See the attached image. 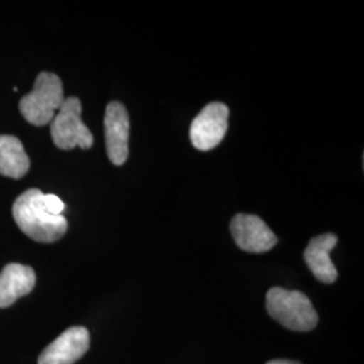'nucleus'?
I'll return each instance as SVG.
<instances>
[{"instance_id":"1","label":"nucleus","mask_w":364,"mask_h":364,"mask_svg":"<svg viewBox=\"0 0 364 364\" xmlns=\"http://www.w3.org/2000/svg\"><path fill=\"white\" fill-rule=\"evenodd\" d=\"M43 195L39 189L33 188L18 196L13 205V216L28 237L39 243H53L66 234L68 221L65 216H55L45 209Z\"/></svg>"},{"instance_id":"2","label":"nucleus","mask_w":364,"mask_h":364,"mask_svg":"<svg viewBox=\"0 0 364 364\" xmlns=\"http://www.w3.org/2000/svg\"><path fill=\"white\" fill-rule=\"evenodd\" d=\"M266 308L274 320L290 331L308 332L318 323L311 299L297 290L272 287L266 296Z\"/></svg>"},{"instance_id":"3","label":"nucleus","mask_w":364,"mask_h":364,"mask_svg":"<svg viewBox=\"0 0 364 364\" xmlns=\"http://www.w3.org/2000/svg\"><path fill=\"white\" fill-rule=\"evenodd\" d=\"M63 81L54 73L42 72L36 80L34 88L19 102L23 117L33 126H46L64 103Z\"/></svg>"},{"instance_id":"4","label":"nucleus","mask_w":364,"mask_h":364,"mask_svg":"<svg viewBox=\"0 0 364 364\" xmlns=\"http://www.w3.org/2000/svg\"><path fill=\"white\" fill-rule=\"evenodd\" d=\"M50 132L53 142L61 150H88L93 144V135L81 120V102L75 96L65 99L53 117Z\"/></svg>"},{"instance_id":"5","label":"nucleus","mask_w":364,"mask_h":364,"mask_svg":"<svg viewBox=\"0 0 364 364\" xmlns=\"http://www.w3.org/2000/svg\"><path fill=\"white\" fill-rule=\"evenodd\" d=\"M230 109L223 103L207 105L191 124V141L197 150L209 151L219 146L228 129Z\"/></svg>"},{"instance_id":"6","label":"nucleus","mask_w":364,"mask_h":364,"mask_svg":"<svg viewBox=\"0 0 364 364\" xmlns=\"http://www.w3.org/2000/svg\"><path fill=\"white\" fill-rule=\"evenodd\" d=\"M105 147L109 161L120 166L129 156L130 117L126 107L119 102L107 105L105 117Z\"/></svg>"},{"instance_id":"7","label":"nucleus","mask_w":364,"mask_h":364,"mask_svg":"<svg viewBox=\"0 0 364 364\" xmlns=\"http://www.w3.org/2000/svg\"><path fill=\"white\" fill-rule=\"evenodd\" d=\"M231 234L237 247L252 254L266 252L278 243L273 231L255 215H236L231 221Z\"/></svg>"},{"instance_id":"8","label":"nucleus","mask_w":364,"mask_h":364,"mask_svg":"<svg viewBox=\"0 0 364 364\" xmlns=\"http://www.w3.org/2000/svg\"><path fill=\"white\" fill-rule=\"evenodd\" d=\"M90 350V332L84 326H72L49 344L39 356L38 364H73Z\"/></svg>"},{"instance_id":"9","label":"nucleus","mask_w":364,"mask_h":364,"mask_svg":"<svg viewBox=\"0 0 364 364\" xmlns=\"http://www.w3.org/2000/svg\"><path fill=\"white\" fill-rule=\"evenodd\" d=\"M336 245V235H320L313 237L304 252V259L313 275L324 284H333L338 279V270L331 260V251Z\"/></svg>"},{"instance_id":"10","label":"nucleus","mask_w":364,"mask_h":364,"mask_svg":"<svg viewBox=\"0 0 364 364\" xmlns=\"http://www.w3.org/2000/svg\"><path fill=\"white\" fill-rule=\"evenodd\" d=\"M36 272L26 264L10 263L0 273V308H9L36 287Z\"/></svg>"},{"instance_id":"11","label":"nucleus","mask_w":364,"mask_h":364,"mask_svg":"<svg viewBox=\"0 0 364 364\" xmlns=\"http://www.w3.org/2000/svg\"><path fill=\"white\" fill-rule=\"evenodd\" d=\"M30 169V159L22 142L13 135H0V174L22 178Z\"/></svg>"},{"instance_id":"12","label":"nucleus","mask_w":364,"mask_h":364,"mask_svg":"<svg viewBox=\"0 0 364 364\" xmlns=\"http://www.w3.org/2000/svg\"><path fill=\"white\" fill-rule=\"evenodd\" d=\"M43 207L49 213L58 216V215H63V210L65 209V204L63 203V200L58 196L49 193V195H43Z\"/></svg>"},{"instance_id":"13","label":"nucleus","mask_w":364,"mask_h":364,"mask_svg":"<svg viewBox=\"0 0 364 364\" xmlns=\"http://www.w3.org/2000/svg\"><path fill=\"white\" fill-rule=\"evenodd\" d=\"M267 364H301L299 362H293V360H272Z\"/></svg>"}]
</instances>
